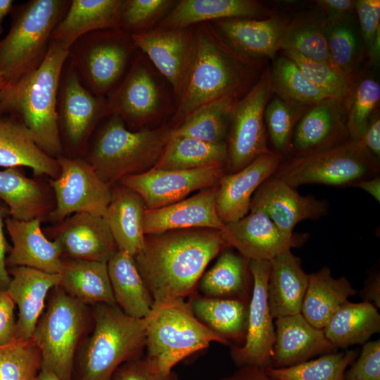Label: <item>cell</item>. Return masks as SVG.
<instances>
[{
  "mask_svg": "<svg viewBox=\"0 0 380 380\" xmlns=\"http://www.w3.org/2000/svg\"><path fill=\"white\" fill-rule=\"evenodd\" d=\"M352 186L359 188L363 191L367 192L372 196L376 201H380V177L379 176H374L370 178L360 180Z\"/></svg>",
  "mask_w": 380,
  "mask_h": 380,
  "instance_id": "cell-60",
  "label": "cell"
},
{
  "mask_svg": "<svg viewBox=\"0 0 380 380\" xmlns=\"http://www.w3.org/2000/svg\"><path fill=\"white\" fill-rule=\"evenodd\" d=\"M0 199L7 205L9 217L19 220H42L53 210L46 190L21 167L0 170Z\"/></svg>",
  "mask_w": 380,
  "mask_h": 380,
  "instance_id": "cell-35",
  "label": "cell"
},
{
  "mask_svg": "<svg viewBox=\"0 0 380 380\" xmlns=\"http://www.w3.org/2000/svg\"><path fill=\"white\" fill-rule=\"evenodd\" d=\"M109 115L119 116L131 130L156 120L170 110L160 77L143 53H137L128 70L106 97Z\"/></svg>",
  "mask_w": 380,
  "mask_h": 380,
  "instance_id": "cell-11",
  "label": "cell"
},
{
  "mask_svg": "<svg viewBox=\"0 0 380 380\" xmlns=\"http://www.w3.org/2000/svg\"><path fill=\"white\" fill-rule=\"evenodd\" d=\"M0 167L32 170L36 175L56 178L60 167L56 158L44 152L28 129L18 119L0 115Z\"/></svg>",
  "mask_w": 380,
  "mask_h": 380,
  "instance_id": "cell-28",
  "label": "cell"
},
{
  "mask_svg": "<svg viewBox=\"0 0 380 380\" xmlns=\"http://www.w3.org/2000/svg\"><path fill=\"white\" fill-rule=\"evenodd\" d=\"M189 303L202 324L229 343L234 342L232 346H241L244 343L249 302L194 296Z\"/></svg>",
  "mask_w": 380,
  "mask_h": 380,
  "instance_id": "cell-37",
  "label": "cell"
},
{
  "mask_svg": "<svg viewBox=\"0 0 380 380\" xmlns=\"http://www.w3.org/2000/svg\"><path fill=\"white\" fill-rule=\"evenodd\" d=\"M225 170L224 166L193 170L152 168L125 177L118 183L138 194L146 208L153 210L182 201L195 191L217 185Z\"/></svg>",
  "mask_w": 380,
  "mask_h": 380,
  "instance_id": "cell-16",
  "label": "cell"
},
{
  "mask_svg": "<svg viewBox=\"0 0 380 380\" xmlns=\"http://www.w3.org/2000/svg\"><path fill=\"white\" fill-rule=\"evenodd\" d=\"M249 260L224 251L215 265L200 279V289L208 298L238 299L249 302L253 281Z\"/></svg>",
  "mask_w": 380,
  "mask_h": 380,
  "instance_id": "cell-39",
  "label": "cell"
},
{
  "mask_svg": "<svg viewBox=\"0 0 380 380\" xmlns=\"http://www.w3.org/2000/svg\"><path fill=\"white\" fill-rule=\"evenodd\" d=\"M124 0H71L51 40L69 48L80 37L98 30L119 29Z\"/></svg>",
  "mask_w": 380,
  "mask_h": 380,
  "instance_id": "cell-31",
  "label": "cell"
},
{
  "mask_svg": "<svg viewBox=\"0 0 380 380\" xmlns=\"http://www.w3.org/2000/svg\"><path fill=\"white\" fill-rule=\"evenodd\" d=\"M356 292L345 277L334 278L331 270L324 267L308 274L300 313L312 326L323 329L338 309Z\"/></svg>",
  "mask_w": 380,
  "mask_h": 380,
  "instance_id": "cell-34",
  "label": "cell"
},
{
  "mask_svg": "<svg viewBox=\"0 0 380 380\" xmlns=\"http://www.w3.org/2000/svg\"><path fill=\"white\" fill-rule=\"evenodd\" d=\"M380 276L379 273L371 275L365 281L361 295L365 301L380 308Z\"/></svg>",
  "mask_w": 380,
  "mask_h": 380,
  "instance_id": "cell-58",
  "label": "cell"
},
{
  "mask_svg": "<svg viewBox=\"0 0 380 380\" xmlns=\"http://www.w3.org/2000/svg\"><path fill=\"white\" fill-rule=\"evenodd\" d=\"M13 4V1L12 0H0V36L2 32L3 21L12 10Z\"/></svg>",
  "mask_w": 380,
  "mask_h": 380,
  "instance_id": "cell-61",
  "label": "cell"
},
{
  "mask_svg": "<svg viewBox=\"0 0 380 380\" xmlns=\"http://www.w3.org/2000/svg\"><path fill=\"white\" fill-rule=\"evenodd\" d=\"M226 143L212 144L186 137L172 136L154 169L193 170L226 167Z\"/></svg>",
  "mask_w": 380,
  "mask_h": 380,
  "instance_id": "cell-40",
  "label": "cell"
},
{
  "mask_svg": "<svg viewBox=\"0 0 380 380\" xmlns=\"http://www.w3.org/2000/svg\"><path fill=\"white\" fill-rule=\"evenodd\" d=\"M220 380H279L270 376L265 371L258 367H241L231 375L222 377Z\"/></svg>",
  "mask_w": 380,
  "mask_h": 380,
  "instance_id": "cell-57",
  "label": "cell"
},
{
  "mask_svg": "<svg viewBox=\"0 0 380 380\" xmlns=\"http://www.w3.org/2000/svg\"><path fill=\"white\" fill-rule=\"evenodd\" d=\"M195 51L189 72L175 104L172 129L193 112L222 96L238 97L250 78L248 58L234 51L210 23L194 26Z\"/></svg>",
  "mask_w": 380,
  "mask_h": 380,
  "instance_id": "cell-3",
  "label": "cell"
},
{
  "mask_svg": "<svg viewBox=\"0 0 380 380\" xmlns=\"http://www.w3.org/2000/svg\"><path fill=\"white\" fill-rule=\"evenodd\" d=\"M91 321L87 305L58 285L53 288L32 337L40 353L41 369L60 380H72L75 357Z\"/></svg>",
  "mask_w": 380,
  "mask_h": 380,
  "instance_id": "cell-7",
  "label": "cell"
},
{
  "mask_svg": "<svg viewBox=\"0 0 380 380\" xmlns=\"http://www.w3.org/2000/svg\"><path fill=\"white\" fill-rule=\"evenodd\" d=\"M277 87L289 98L303 103H317L330 97L315 85L296 64L286 56L279 58L274 65Z\"/></svg>",
  "mask_w": 380,
  "mask_h": 380,
  "instance_id": "cell-44",
  "label": "cell"
},
{
  "mask_svg": "<svg viewBox=\"0 0 380 380\" xmlns=\"http://www.w3.org/2000/svg\"><path fill=\"white\" fill-rule=\"evenodd\" d=\"M267 303L273 317L300 313L308 284V274L303 270L299 258L291 250L270 260Z\"/></svg>",
  "mask_w": 380,
  "mask_h": 380,
  "instance_id": "cell-29",
  "label": "cell"
},
{
  "mask_svg": "<svg viewBox=\"0 0 380 380\" xmlns=\"http://www.w3.org/2000/svg\"><path fill=\"white\" fill-rule=\"evenodd\" d=\"M11 280L7 291L18 308L16 338L32 339L36 324L45 308L50 291L59 284L60 274L27 267L8 268Z\"/></svg>",
  "mask_w": 380,
  "mask_h": 380,
  "instance_id": "cell-26",
  "label": "cell"
},
{
  "mask_svg": "<svg viewBox=\"0 0 380 380\" xmlns=\"http://www.w3.org/2000/svg\"><path fill=\"white\" fill-rule=\"evenodd\" d=\"M210 24L234 51L246 58L274 56L286 31L276 18H230Z\"/></svg>",
  "mask_w": 380,
  "mask_h": 380,
  "instance_id": "cell-27",
  "label": "cell"
},
{
  "mask_svg": "<svg viewBox=\"0 0 380 380\" xmlns=\"http://www.w3.org/2000/svg\"><path fill=\"white\" fill-rule=\"evenodd\" d=\"M15 305L7 291H0V347L17 341Z\"/></svg>",
  "mask_w": 380,
  "mask_h": 380,
  "instance_id": "cell-54",
  "label": "cell"
},
{
  "mask_svg": "<svg viewBox=\"0 0 380 380\" xmlns=\"http://www.w3.org/2000/svg\"><path fill=\"white\" fill-rule=\"evenodd\" d=\"M227 247L220 230H171L146 235L134 258L157 304L190 296L208 263Z\"/></svg>",
  "mask_w": 380,
  "mask_h": 380,
  "instance_id": "cell-1",
  "label": "cell"
},
{
  "mask_svg": "<svg viewBox=\"0 0 380 380\" xmlns=\"http://www.w3.org/2000/svg\"><path fill=\"white\" fill-rule=\"evenodd\" d=\"M253 209L262 210L281 230L293 234L300 222L326 215L329 203L313 196H302L296 188L271 176L254 193L250 208Z\"/></svg>",
  "mask_w": 380,
  "mask_h": 380,
  "instance_id": "cell-19",
  "label": "cell"
},
{
  "mask_svg": "<svg viewBox=\"0 0 380 380\" xmlns=\"http://www.w3.org/2000/svg\"><path fill=\"white\" fill-rule=\"evenodd\" d=\"M327 38L331 63L347 76L353 67L356 50L353 30L348 25L335 23L330 27Z\"/></svg>",
  "mask_w": 380,
  "mask_h": 380,
  "instance_id": "cell-50",
  "label": "cell"
},
{
  "mask_svg": "<svg viewBox=\"0 0 380 380\" xmlns=\"http://www.w3.org/2000/svg\"><path fill=\"white\" fill-rule=\"evenodd\" d=\"M319 2L336 16L348 13L355 6V1L350 0H322Z\"/></svg>",
  "mask_w": 380,
  "mask_h": 380,
  "instance_id": "cell-59",
  "label": "cell"
},
{
  "mask_svg": "<svg viewBox=\"0 0 380 380\" xmlns=\"http://www.w3.org/2000/svg\"><path fill=\"white\" fill-rule=\"evenodd\" d=\"M56 228L54 240L67 259L108 262L118 250L105 217L73 214Z\"/></svg>",
  "mask_w": 380,
  "mask_h": 380,
  "instance_id": "cell-20",
  "label": "cell"
},
{
  "mask_svg": "<svg viewBox=\"0 0 380 380\" xmlns=\"http://www.w3.org/2000/svg\"><path fill=\"white\" fill-rule=\"evenodd\" d=\"M283 159L280 154L271 151L257 157L241 170L225 173L220 178L216 210L225 224L236 222L249 213L254 193L274 173Z\"/></svg>",
  "mask_w": 380,
  "mask_h": 380,
  "instance_id": "cell-21",
  "label": "cell"
},
{
  "mask_svg": "<svg viewBox=\"0 0 380 380\" xmlns=\"http://www.w3.org/2000/svg\"><path fill=\"white\" fill-rule=\"evenodd\" d=\"M132 37L137 49L170 84L177 103L194 55V26L182 29H152L132 34Z\"/></svg>",
  "mask_w": 380,
  "mask_h": 380,
  "instance_id": "cell-17",
  "label": "cell"
},
{
  "mask_svg": "<svg viewBox=\"0 0 380 380\" xmlns=\"http://www.w3.org/2000/svg\"><path fill=\"white\" fill-rule=\"evenodd\" d=\"M272 368L291 367L337 351L322 329L312 326L301 313L274 319Z\"/></svg>",
  "mask_w": 380,
  "mask_h": 380,
  "instance_id": "cell-24",
  "label": "cell"
},
{
  "mask_svg": "<svg viewBox=\"0 0 380 380\" xmlns=\"http://www.w3.org/2000/svg\"><path fill=\"white\" fill-rule=\"evenodd\" d=\"M110 380H178L173 370L158 372L145 356L122 364L113 374Z\"/></svg>",
  "mask_w": 380,
  "mask_h": 380,
  "instance_id": "cell-52",
  "label": "cell"
},
{
  "mask_svg": "<svg viewBox=\"0 0 380 380\" xmlns=\"http://www.w3.org/2000/svg\"><path fill=\"white\" fill-rule=\"evenodd\" d=\"M68 49L51 40L42 63L0 91V114H9L30 132L37 145L57 158L63 155L56 104L61 75Z\"/></svg>",
  "mask_w": 380,
  "mask_h": 380,
  "instance_id": "cell-2",
  "label": "cell"
},
{
  "mask_svg": "<svg viewBox=\"0 0 380 380\" xmlns=\"http://www.w3.org/2000/svg\"><path fill=\"white\" fill-rule=\"evenodd\" d=\"M253 289L248 305L247 332L241 346H232L231 357L237 367H271L275 338L274 319L267 303V284L270 263L249 260Z\"/></svg>",
  "mask_w": 380,
  "mask_h": 380,
  "instance_id": "cell-15",
  "label": "cell"
},
{
  "mask_svg": "<svg viewBox=\"0 0 380 380\" xmlns=\"http://www.w3.org/2000/svg\"><path fill=\"white\" fill-rule=\"evenodd\" d=\"M365 147L375 158L380 156V120L379 116L371 118L360 139Z\"/></svg>",
  "mask_w": 380,
  "mask_h": 380,
  "instance_id": "cell-56",
  "label": "cell"
},
{
  "mask_svg": "<svg viewBox=\"0 0 380 380\" xmlns=\"http://www.w3.org/2000/svg\"><path fill=\"white\" fill-rule=\"evenodd\" d=\"M71 0H30L16 9L11 29L0 41V72L8 84L34 71L49 51L51 34Z\"/></svg>",
  "mask_w": 380,
  "mask_h": 380,
  "instance_id": "cell-6",
  "label": "cell"
},
{
  "mask_svg": "<svg viewBox=\"0 0 380 380\" xmlns=\"http://www.w3.org/2000/svg\"><path fill=\"white\" fill-rule=\"evenodd\" d=\"M237 97L224 96L199 108L177 127L172 136L186 137L212 144L226 143Z\"/></svg>",
  "mask_w": 380,
  "mask_h": 380,
  "instance_id": "cell-41",
  "label": "cell"
},
{
  "mask_svg": "<svg viewBox=\"0 0 380 380\" xmlns=\"http://www.w3.org/2000/svg\"><path fill=\"white\" fill-rule=\"evenodd\" d=\"M355 6L360 23L361 31L369 52L380 33V1L358 0Z\"/></svg>",
  "mask_w": 380,
  "mask_h": 380,
  "instance_id": "cell-53",
  "label": "cell"
},
{
  "mask_svg": "<svg viewBox=\"0 0 380 380\" xmlns=\"http://www.w3.org/2000/svg\"><path fill=\"white\" fill-rule=\"evenodd\" d=\"M357 355V349L335 351L291 367L265 371L279 380H344L345 372Z\"/></svg>",
  "mask_w": 380,
  "mask_h": 380,
  "instance_id": "cell-42",
  "label": "cell"
},
{
  "mask_svg": "<svg viewBox=\"0 0 380 380\" xmlns=\"http://www.w3.org/2000/svg\"><path fill=\"white\" fill-rule=\"evenodd\" d=\"M265 11L253 0H180L153 29H182L224 19L251 18Z\"/></svg>",
  "mask_w": 380,
  "mask_h": 380,
  "instance_id": "cell-30",
  "label": "cell"
},
{
  "mask_svg": "<svg viewBox=\"0 0 380 380\" xmlns=\"http://www.w3.org/2000/svg\"><path fill=\"white\" fill-rule=\"evenodd\" d=\"M177 1L124 0L120 30L132 34L152 30L172 9Z\"/></svg>",
  "mask_w": 380,
  "mask_h": 380,
  "instance_id": "cell-45",
  "label": "cell"
},
{
  "mask_svg": "<svg viewBox=\"0 0 380 380\" xmlns=\"http://www.w3.org/2000/svg\"><path fill=\"white\" fill-rule=\"evenodd\" d=\"M327 338L338 350L363 345L380 331V315L371 303H344L322 329Z\"/></svg>",
  "mask_w": 380,
  "mask_h": 380,
  "instance_id": "cell-36",
  "label": "cell"
},
{
  "mask_svg": "<svg viewBox=\"0 0 380 380\" xmlns=\"http://www.w3.org/2000/svg\"><path fill=\"white\" fill-rule=\"evenodd\" d=\"M137 50L130 34L103 30L77 39L68 49V59L86 88L106 97L128 70Z\"/></svg>",
  "mask_w": 380,
  "mask_h": 380,
  "instance_id": "cell-10",
  "label": "cell"
},
{
  "mask_svg": "<svg viewBox=\"0 0 380 380\" xmlns=\"http://www.w3.org/2000/svg\"><path fill=\"white\" fill-rule=\"evenodd\" d=\"M107 265L115 303L129 317L137 319L148 317L153 299L134 257L118 249Z\"/></svg>",
  "mask_w": 380,
  "mask_h": 380,
  "instance_id": "cell-33",
  "label": "cell"
},
{
  "mask_svg": "<svg viewBox=\"0 0 380 380\" xmlns=\"http://www.w3.org/2000/svg\"><path fill=\"white\" fill-rule=\"evenodd\" d=\"M379 171L376 158L360 141L350 139L333 147L283 159L272 176L294 188L304 184L352 186Z\"/></svg>",
  "mask_w": 380,
  "mask_h": 380,
  "instance_id": "cell-9",
  "label": "cell"
},
{
  "mask_svg": "<svg viewBox=\"0 0 380 380\" xmlns=\"http://www.w3.org/2000/svg\"><path fill=\"white\" fill-rule=\"evenodd\" d=\"M41 219H5L12 246L6 258L8 268L27 267L51 274H60L64 258L55 240L46 238L41 228Z\"/></svg>",
  "mask_w": 380,
  "mask_h": 380,
  "instance_id": "cell-25",
  "label": "cell"
},
{
  "mask_svg": "<svg viewBox=\"0 0 380 380\" xmlns=\"http://www.w3.org/2000/svg\"><path fill=\"white\" fill-rule=\"evenodd\" d=\"M34 380H60L57 376L47 370L41 369Z\"/></svg>",
  "mask_w": 380,
  "mask_h": 380,
  "instance_id": "cell-62",
  "label": "cell"
},
{
  "mask_svg": "<svg viewBox=\"0 0 380 380\" xmlns=\"http://www.w3.org/2000/svg\"><path fill=\"white\" fill-rule=\"evenodd\" d=\"M56 113L63 155L67 152L69 157L85 155L93 132L109 115L106 97L86 88L68 58L61 75Z\"/></svg>",
  "mask_w": 380,
  "mask_h": 380,
  "instance_id": "cell-12",
  "label": "cell"
},
{
  "mask_svg": "<svg viewBox=\"0 0 380 380\" xmlns=\"http://www.w3.org/2000/svg\"><path fill=\"white\" fill-rule=\"evenodd\" d=\"M280 48L294 51L310 60L331 63L327 34L314 26L286 30Z\"/></svg>",
  "mask_w": 380,
  "mask_h": 380,
  "instance_id": "cell-48",
  "label": "cell"
},
{
  "mask_svg": "<svg viewBox=\"0 0 380 380\" xmlns=\"http://www.w3.org/2000/svg\"><path fill=\"white\" fill-rule=\"evenodd\" d=\"M41 366L40 353L32 339L0 347V380H34Z\"/></svg>",
  "mask_w": 380,
  "mask_h": 380,
  "instance_id": "cell-43",
  "label": "cell"
},
{
  "mask_svg": "<svg viewBox=\"0 0 380 380\" xmlns=\"http://www.w3.org/2000/svg\"><path fill=\"white\" fill-rule=\"evenodd\" d=\"M8 210L0 207V291H6L11 280L6 265V258L10 251L11 246L8 244L4 233L5 214Z\"/></svg>",
  "mask_w": 380,
  "mask_h": 380,
  "instance_id": "cell-55",
  "label": "cell"
},
{
  "mask_svg": "<svg viewBox=\"0 0 380 380\" xmlns=\"http://www.w3.org/2000/svg\"><path fill=\"white\" fill-rule=\"evenodd\" d=\"M59 175L49 180L56 204L50 219L60 223L80 213L106 216L111 186L104 182L85 158L62 155L56 158Z\"/></svg>",
  "mask_w": 380,
  "mask_h": 380,
  "instance_id": "cell-13",
  "label": "cell"
},
{
  "mask_svg": "<svg viewBox=\"0 0 380 380\" xmlns=\"http://www.w3.org/2000/svg\"><path fill=\"white\" fill-rule=\"evenodd\" d=\"M146 318V357L160 372L172 371L177 363L212 342L229 343L202 324L184 299L153 304Z\"/></svg>",
  "mask_w": 380,
  "mask_h": 380,
  "instance_id": "cell-8",
  "label": "cell"
},
{
  "mask_svg": "<svg viewBox=\"0 0 380 380\" xmlns=\"http://www.w3.org/2000/svg\"><path fill=\"white\" fill-rule=\"evenodd\" d=\"M88 145L85 160L100 178L111 186L122 178L152 169L160 158L172 128L128 129L118 115L110 114Z\"/></svg>",
  "mask_w": 380,
  "mask_h": 380,
  "instance_id": "cell-5",
  "label": "cell"
},
{
  "mask_svg": "<svg viewBox=\"0 0 380 380\" xmlns=\"http://www.w3.org/2000/svg\"><path fill=\"white\" fill-rule=\"evenodd\" d=\"M8 85L6 79L2 73L0 72V91ZM1 115V114H0Z\"/></svg>",
  "mask_w": 380,
  "mask_h": 380,
  "instance_id": "cell-63",
  "label": "cell"
},
{
  "mask_svg": "<svg viewBox=\"0 0 380 380\" xmlns=\"http://www.w3.org/2000/svg\"><path fill=\"white\" fill-rule=\"evenodd\" d=\"M58 286L87 305L115 303L107 262L65 258Z\"/></svg>",
  "mask_w": 380,
  "mask_h": 380,
  "instance_id": "cell-38",
  "label": "cell"
},
{
  "mask_svg": "<svg viewBox=\"0 0 380 380\" xmlns=\"http://www.w3.org/2000/svg\"><path fill=\"white\" fill-rule=\"evenodd\" d=\"M264 119L276 153L281 156L285 153H291L295 118L287 104L283 100L274 98L266 105Z\"/></svg>",
  "mask_w": 380,
  "mask_h": 380,
  "instance_id": "cell-49",
  "label": "cell"
},
{
  "mask_svg": "<svg viewBox=\"0 0 380 380\" xmlns=\"http://www.w3.org/2000/svg\"><path fill=\"white\" fill-rule=\"evenodd\" d=\"M340 101L332 98L322 100L301 117L291 137L292 156L333 147L350 139L347 117Z\"/></svg>",
  "mask_w": 380,
  "mask_h": 380,
  "instance_id": "cell-23",
  "label": "cell"
},
{
  "mask_svg": "<svg viewBox=\"0 0 380 380\" xmlns=\"http://www.w3.org/2000/svg\"><path fill=\"white\" fill-rule=\"evenodd\" d=\"M344 380H380V340L363 344L359 355L347 369Z\"/></svg>",
  "mask_w": 380,
  "mask_h": 380,
  "instance_id": "cell-51",
  "label": "cell"
},
{
  "mask_svg": "<svg viewBox=\"0 0 380 380\" xmlns=\"http://www.w3.org/2000/svg\"><path fill=\"white\" fill-rule=\"evenodd\" d=\"M222 236L228 247L248 260H267L304 244L308 234H287L262 210H250L243 218L225 224Z\"/></svg>",
  "mask_w": 380,
  "mask_h": 380,
  "instance_id": "cell-18",
  "label": "cell"
},
{
  "mask_svg": "<svg viewBox=\"0 0 380 380\" xmlns=\"http://www.w3.org/2000/svg\"><path fill=\"white\" fill-rule=\"evenodd\" d=\"M218 184L171 205L146 210L145 235L171 230L206 228L222 231L225 224L216 210Z\"/></svg>",
  "mask_w": 380,
  "mask_h": 380,
  "instance_id": "cell-22",
  "label": "cell"
},
{
  "mask_svg": "<svg viewBox=\"0 0 380 380\" xmlns=\"http://www.w3.org/2000/svg\"><path fill=\"white\" fill-rule=\"evenodd\" d=\"M271 89L264 73L234 107L227 137L229 173L236 172L260 155L271 152L267 144L264 113Z\"/></svg>",
  "mask_w": 380,
  "mask_h": 380,
  "instance_id": "cell-14",
  "label": "cell"
},
{
  "mask_svg": "<svg viewBox=\"0 0 380 380\" xmlns=\"http://www.w3.org/2000/svg\"><path fill=\"white\" fill-rule=\"evenodd\" d=\"M93 305V327L77 350L72 380H110L118 367L141 357L146 347L147 318L129 317L115 303Z\"/></svg>",
  "mask_w": 380,
  "mask_h": 380,
  "instance_id": "cell-4",
  "label": "cell"
},
{
  "mask_svg": "<svg viewBox=\"0 0 380 380\" xmlns=\"http://www.w3.org/2000/svg\"><path fill=\"white\" fill-rule=\"evenodd\" d=\"M380 99V85L373 78H365L354 91L347 115L350 138L360 141Z\"/></svg>",
  "mask_w": 380,
  "mask_h": 380,
  "instance_id": "cell-47",
  "label": "cell"
},
{
  "mask_svg": "<svg viewBox=\"0 0 380 380\" xmlns=\"http://www.w3.org/2000/svg\"><path fill=\"white\" fill-rule=\"evenodd\" d=\"M146 210L144 201L138 194L120 184L111 186V200L106 218L118 249L133 257L144 245Z\"/></svg>",
  "mask_w": 380,
  "mask_h": 380,
  "instance_id": "cell-32",
  "label": "cell"
},
{
  "mask_svg": "<svg viewBox=\"0 0 380 380\" xmlns=\"http://www.w3.org/2000/svg\"><path fill=\"white\" fill-rule=\"evenodd\" d=\"M284 55L330 98L341 100L347 94L349 87L347 76L331 63L310 60L292 50H284Z\"/></svg>",
  "mask_w": 380,
  "mask_h": 380,
  "instance_id": "cell-46",
  "label": "cell"
}]
</instances>
